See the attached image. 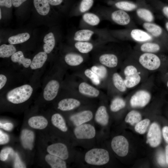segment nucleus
<instances>
[{
    "instance_id": "1",
    "label": "nucleus",
    "mask_w": 168,
    "mask_h": 168,
    "mask_svg": "<svg viewBox=\"0 0 168 168\" xmlns=\"http://www.w3.org/2000/svg\"><path fill=\"white\" fill-rule=\"evenodd\" d=\"M120 73L128 89H133L145 82L149 72L144 69L132 55L124 62Z\"/></svg>"
},
{
    "instance_id": "2",
    "label": "nucleus",
    "mask_w": 168,
    "mask_h": 168,
    "mask_svg": "<svg viewBox=\"0 0 168 168\" xmlns=\"http://www.w3.org/2000/svg\"><path fill=\"white\" fill-rule=\"evenodd\" d=\"M132 55L149 73L160 72L168 69V56L165 55L136 51Z\"/></svg>"
},
{
    "instance_id": "3",
    "label": "nucleus",
    "mask_w": 168,
    "mask_h": 168,
    "mask_svg": "<svg viewBox=\"0 0 168 168\" xmlns=\"http://www.w3.org/2000/svg\"><path fill=\"white\" fill-rule=\"evenodd\" d=\"M155 80L154 75L150 76L146 80L132 92L129 99V105L131 108H142L149 103L154 89Z\"/></svg>"
},
{
    "instance_id": "4",
    "label": "nucleus",
    "mask_w": 168,
    "mask_h": 168,
    "mask_svg": "<svg viewBox=\"0 0 168 168\" xmlns=\"http://www.w3.org/2000/svg\"><path fill=\"white\" fill-rule=\"evenodd\" d=\"M33 91L31 86L25 84L9 91L6 95L7 100L14 104H19L25 102L31 96Z\"/></svg>"
},
{
    "instance_id": "5",
    "label": "nucleus",
    "mask_w": 168,
    "mask_h": 168,
    "mask_svg": "<svg viewBox=\"0 0 168 168\" xmlns=\"http://www.w3.org/2000/svg\"><path fill=\"white\" fill-rule=\"evenodd\" d=\"M108 152L102 148H94L88 151L85 156V160L88 164L100 166L107 163L109 160Z\"/></svg>"
},
{
    "instance_id": "6",
    "label": "nucleus",
    "mask_w": 168,
    "mask_h": 168,
    "mask_svg": "<svg viewBox=\"0 0 168 168\" xmlns=\"http://www.w3.org/2000/svg\"><path fill=\"white\" fill-rule=\"evenodd\" d=\"M109 79L110 89L112 92L120 94L127 92L128 89L120 73L114 71L110 73Z\"/></svg>"
},
{
    "instance_id": "7",
    "label": "nucleus",
    "mask_w": 168,
    "mask_h": 168,
    "mask_svg": "<svg viewBox=\"0 0 168 168\" xmlns=\"http://www.w3.org/2000/svg\"><path fill=\"white\" fill-rule=\"evenodd\" d=\"M162 139V130L160 125L156 122L152 123L147 133L146 143L151 147H155L160 145Z\"/></svg>"
},
{
    "instance_id": "8",
    "label": "nucleus",
    "mask_w": 168,
    "mask_h": 168,
    "mask_svg": "<svg viewBox=\"0 0 168 168\" xmlns=\"http://www.w3.org/2000/svg\"><path fill=\"white\" fill-rule=\"evenodd\" d=\"M111 146L113 151L120 156H125L128 152V143L123 136L119 135L114 137L111 142Z\"/></svg>"
},
{
    "instance_id": "9",
    "label": "nucleus",
    "mask_w": 168,
    "mask_h": 168,
    "mask_svg": "<svg viewBox=\"0 0 168 168\" xmlns=\"http://www.w3.org/2000/svg\"><path fill=\"white\" fill-rule=\"evenodd\" d=\"M76 138L78 139H89L94 138L96 135L95 128L89 124H82L76 126L74 130Z\"/></svg>"
},
{
    "instance_id": "10",
    "label": "nucleus",
    "mask_w": 168,
    "mask_h": 168,
    "mask_svg": "<svg viewBox=\"0 0 168 168\" xmlns=\"http://www.w3.org/2000/svg\"><path fill=\"white\" fill-rule=\"evenodd\" d=\"M137 52L140 53H161L167 49L161 44L147 42L141 44L136 48Z\"/></svg>"
},
{
    "instance_id": "11",
    "label": "nucleus",
    "mask_w": 168,
    "mask_h": 168,
    "mask_svg": "<svg viewBox=\"0 0 168 168\" xmlns=\"http://www.w3.org/2000/svg\"><path fill=\"white\" fill-rule=\"evenodd\" d=\"M47 151L49 154L64 160L67 159L69 156L67 147L62 143H56L49 146L47 148Z\"/></svg>"
},
{
    "instance_id": "12",
    "label": "nucleus",
    "mask_w": 168,
    "mask_h": 168,
    "mask_svg": "<svg viewBox=\"0 0 168 168\" xmlns=\"http://www.w3.org/2000/svg\"><path fill=\"white\" fill-rule=\"evenodd\" d=\"M59 88V84L57 81L52 80L49 81L44 90V99L48 101L53 100L56 96Z\"/></svg>"
},
{
    "instance_id": "13",
    "label": "nucleus",
    "mask_w": 168,
    "mask_h": 168,
    "mask_svg": "<svg viewBox=\"0 0 168 168\" xmlns=\"http://www.w3.org/2000/svg\"><path fill=\"white\" fill-rule=\"evenodd\" d=\"M99 61L103 65L112 70L117 68L119 65L118 57L115 54L112 53L102 54L99 58Z\"/></svg>"
},
{
    "instance_id": "14",
    "label": "nucleus",
    "mask_w": 168,
    "mask_h": 168,
    "mask_svg": "<svg viewBox=\"0 0 168 168\" xmlns=\"http://www.w3.org/2000/svg\"><path fill=\"white\" fill-rule=\"evenodd\" d=\"M93 116L91 111L85 110L72 115L70 119L74 125L77 126L89 121Z\"/></svg>"
},
{
    "instance_id": "15",
    "label": "nucleus",
    "mask_w": 168,
    "mask_h": 168,
    "mask_svg": "<svg viewBox=\"0 0 168 168\" xmlns=\"http://www.w3.org/2000/svg\"><path fill=\"white\" fill-rule=\"evenodd\" d=\"M21 143L26 149L31 150L33 147L35 135L31 130L24 129L22 130L21 135Z\"/></svg>"
},
{
    "instance_id": "16",
    "label": "nucleus",
    "mask_w": 168,
    "mask_h": 168,
    "mask_svg": "<svg viewBox=\"0 0 168 168\" xmlns=\"http://www.w3.org/2000/svg\"><path fill=\"white\" fill-rule=\"evenodd\" d=\"M111 17L115 23L122 26L128 24L131 21L129 15L124 11L121 10L113 12L111 14Z\"/></svg>"
},
{
    "instance_id": "17",
    "label": "nucleus",
    "mask_w": 168,
    "mask_h": 168,
    "mask_svg": "<svg viewBox=\"0 0 168 168\" xmlns=\"http://www.w3.org/2000/svg\"><path fill=\"white\" fill-rule=\"evenodd\" d=\"M80 105V102L76 99L65 98L59 102L58 108L62 111H67L72 110L79 106Z\"/></svg>"
},
{
    "instance_id": "18",
    "label": "nucleus",
    "mask_w": 168,
    "mask_h": 168,
    "mask_svg": "<svg viewBox=\"0 0 168 168\" xmlns=\"http://www.w3.org/2000/svg\"><path fill=\"white\" fill-rule=\"evenodd\" d=\"M78 89L81 94L91 97H97L100 93L97 89L85 82H82L79 84Z\"/></svg>"
},
{
    "instance_id": "19",
    "label": "nucleus",
    "mask_w": 168,
    "mask_h": 168,
    "mask_svg": "<svg viewBox=\"0 0 168 168\" xmlns=\"http://www.w3.org/2000/svg\"><path fill=\"white\" fill-rule=\"evenodd\" d=\"M28 123L31 128L37 129L45 128L48 124L47 119L42 116H32L29 119Z\"/></svg>"
},
{
    "instance_id": "20",
    "label": "nucleus",
    "mask_w": 168,
    "mask_h": 168,
    "mask_svg": "<svg viewBox=\"0 0 168 168\" xmlns=\"http://www.w3.org/2000/svg\"><path fill=\"white\" fill-rule=\"evenodd\" d=\"M130 35L135 41L141 42H145L153 40V37L150 34L142 30L134 29L130 32Z\"/></svg>"
},
{
    "instance_id": "21",
    "label": "nucleus",
    "mask_w": 168,
    "mask_h": 168,
    "mask_svg": "<svg viewBox=\"0 0 168 168\" xmlns=\"http://www.w3.org/2000/svg\"><path fill=\"white\" fill-rule=\"evenodd\" d=\"M45 159L52 168H67L66 163L64 160L57 156L49 154L45 156Z\"/></svg>"
},
{
    "instance_id": "22",
    "label": "nucleus",
    "mask_w": 168,
    "mask_h": 168,
    "mask_svg": "<svg viewBox=\"0 0 168 168\" xmlns=\"http://www.w3.org/2000/svg\"><path fill=\"white\" fill-rule=\"evenodd\" d=\"M109 116L106 108L104 106H101L97 109L95 115L96 121L103 125H106L108 123Z\"/></svg>"
},
{
    "instance_id": "23",
    "label": "nucleus",
    "mask_w": 168,
    "mask_h": 168,
    "mask_svg": "<svg viewBox=\"0 0 168 168\" xmlns=\"http://www.w3.org/2000/svg\"><path fill=\"white\" fill-rule=\"evenodd\" d=\"M47 58V55L45 52H40L33 58L30 65L32 69L41 68L44 65Z\"/></svg>"
},
{
    "instance_id": "24",
    "label": "nucleus",
    "mask_w": 168,
    "mask_h": 168,
    "mask_svg": "<svg viewBox=\"0 0 168 168\" xmlns=\"http://www.w3.org/2000/svg\"><path fill=\"white\" fill-rule=\"evenodd\" d=\"M33 2L35 8L40 15L45 16L49 12V4L47 0H33Z\"/></svg>"
},
{
    "instance_id": "25",
    "label": "nucleus",
    "mask_w": 168,
    "mask_h": 168,
    "mask_svg": "<svg viewBox=\"0 0 168 168\" xmlns=\"http://www.w3.org/2000/svg\"><path fill=\"white\" fill-rule=\"evenodd\" d=\"M143 27L149 34L155 37L160 36L163 33V30L161 27L154 23L144 22L143 24Z\"/></svg>"
},
{
    "instance_id": "26",
    "label": "nucleus",
    "mask_w": 168,
    "mask_h": 168,
    "mask_svg": "<svg viewBox=\"0 0 168 168\" xmlns=\"http://www.w3.org/2000/svg\"><path fill=\"white\" fill-rule=\"evenodd\" d=\"M64 60L66 63L72 66H77L81 64L83 62V57L80 55L70 53L66 55Z\"/></svg>"
},
{
    "instance_id": "27",
    "label": "nucleus",
    "mask_w": 168,
    "mask_h": 168,
    "mask_svg": "<svg viewBox=\"0 0 168 168\" xmlns=\"http://www.w3.org/2000/svg\"><path fill=\"white\" fill-rule=\"evenodd\" d=\"M51 122L54 126L63 132H66L68 128L63 117L58 113L53 114L51 118Z\"/></svg>"
},
{
    "instance_id": "28",
    "label": "nucleus",
    "mask_w": 168,
    "mask_h": 168,
    "mask_svg": "<svg viewBox=\"0 0 168 168\" xmlns=\"http://www.w3.org/2000/svg\"><path fill=\"white\" fill-rule=\"evenodd\" d=\"M11 59L13 62L21 64L26 68L30 66L32 61L30 59L25 58L23 52L21 51L16 52L12 55Z\"/></svg>"
},
{
    "instance_id": "29",
    "label": "nucleus",
    "mask_w": 168,
    "mask_h": 168,
    "mask_svg": "<svg viewBox=\"0 0 168 168\" xmlns=\"http://www.w3.org/2000/svg\"><path fill=\"white\" fill-rule=\"evenodd\" d=\"M43 41L45 43L43 45L44 50L47 54H49L54 49L55 44V40L53 33L50 32L46 35Z\"/></svg>"
},
{
    "instance_id": "30",
    "label": "nucleus",
    "mask_w": 168,
    "mask_h": 168,
    "mask_svg": "<svg viewBox=\"0 0 168 168\" xmlns=\"http://www.w3.org/2000/svg\"><path fill=\"white\" fill-rule=\"evenodd\" d=\"M94 32L89 29H82L77 31L75 33L74 39L77 41H87L89 40Z\"/></svg>"
},
{
    "instance_id": "31",
    "label": "nucleus",
    "mask_w": 168,
    "mask_h": 168,
    "mask_svg": "<svg viewBox=\"0 0 168 168\" xmlns=\"http://www.w3.org/2000/svg\"><path fill=\"white\" fill-rule=\"evenodd\" d=\"M126 105V100L121 97L117 96L112 100L110 109L112 112H116L124 108Z\"/></svg>"
},
{
    "instance_id": "32",
    "label": "nucleus",
    "mask_w": 168,
    "mask_h": 168,
    "mask_svg": "<svg viewBox=\"0 0 168 168\" xmlns=\"http://www.w3.org/2000/svg\"><path fill=\"white\" fill-rule=\"evenodd\" d=\"M142 118L140 112L136 110H133L127 114L125 121L132 125H134L140 121Z\"/></svg>"
},
{
    "instance_id": "33",
    "label": "nucleus",
    "mask_w": 168,
    "mask_h": 168,
    "mask_svg": "<svg viewBox=\"0 0 168 168\" xmlns=\"http://www.w3.org/2000/svg\"><path fill=\"white\" fill-rule=\"evenodd\" d=\"M15 47L12 44H3L0 46V57L8 58L16 52Z\"/></svg>"
},
{
    "instance_id": "34",
    "label": "nucleus",
    "mask_w": 168,
    "mask_h": 168,
    "mask_svg": "<svg viewBox=\"0 0 168 168\" xmlns=\"http://www.w3.org/2000/svg\"><path fill=\"white\" fill-rule=\"evenodd\" d=\"M30 38V35L28 33H24L11 36L8 38V41L11 44H17L26 41Z\"/></svg>"
},
{
    "instance_id": "35",
    "label": "nucleus",
    "mask_w": 168,
    "mask_h": 168,
    "mask_svg": "<svg viewBox=\"0 0 168 168\" xmlns=\"http://www.w3.org/2000/svg\"><path fill=\"white\" fill-rule=\"evenodd\" d=\"M76 48L81 53L86 54L93 48V44L87 41H77L75 44Z\"/></svg>"
},
{
    "instance_id": "36",
    "label": "nucleus",
    "mask_w": 168,
    "mask_h": 168,
    "mask_svg": "<svg viewBox=\"0 0 168 168\" xmlns=\"http://www.w3.org/2000/svg\"><path fill=\"white\" fill-rule=\"evenodd\" d=\"M138 16L146 22H151L154 20L152 13L149 10L143 8L138 9L137 10Z\"/></svg>"
},
{
    "instance_id": "37",
    "label": "nucleus",
    "mask_w": 168,
    "mask_h": 168,
    "mask_svg": "<svg viewBox=\"0 0 168 168\" xmlns=\"http://www.w3.org/2000/svg\"><path fill=\"white\" fill-rule=\"evenodd\" d=\"M83 20L88 24L96 26L100 22L99 17L96 15L91 13H86L84 14L82 16Z\"/></svg>"
},
{
    "instance_id": "38",
    "label": "nucleus",
    "mask_w": 168,
    "mask_h": 168,
    "mask_svg": "<svg viewBox=\"0 0 168 168\" xmlns=\"http://www.w3.org/2000/svg\"><path fill=\"white\" fill-rule=\"evenodd\" d=\"M150 123V120L148 119L140 121L135 125V130L137 132L143 134L146 132Z\"/></svg>"
},
{
    "instance_id": "39",
    "label": "nucleus",
    "mask_w": 168,
    "mask_h": 168,
    "mask_svg": "<svg viewBox=\"0 0 168 168\" xmlns=\"http://www.w3.org/2000/svg\"><path fill=\"white\" fill-rule=\"evenodd\" d=\"M116 7L124 11H131L135 9L137 6L134 4L127 1H121L115 4Z\"/></svg>"
},
{
    "instance_id": "40",
    "label": "nucleus",
    "mask_w": 168,
    "mask_h": 168,
    "mask_svg": "<svg viewBox=\"0 0 168 168\" xmlns=\"http://www.w3.org/2000/svg\"><path fill=\"white\" fill-rule=\"evenodd\" d=\"M107 68L104 66L102 67L94 66L91 68V70L95 72L99 77L102 79L108 77L109 72Z\"/></svg>"
},
{
    "instance_id": "41",
    "label": "nucleus",
    "mask_w": 168,
    "mask_h": 168,
    "mask_svg": "<svg viewBox=\"0 0 168 168\" xmlns=\"http://www.w3.org/2000/svg\"><path fill=\"white\" fill-rule=\"evenodd\" d=\"M156 159L158 164L161 166L168 167L166 162L165 150L161 148L158 151L156 155Z\"/></svg>"
},
{
    "instance_id": "42",
    "label": "nucleus",
    "mask_w": 168,
    "mask_h": 168,
    "mask_svg": "<svg viewBox=\"0 0 168 168\" xmlns=\"http://www.w3.org/2000/svg\"><path fill=\"white\" fill-rule=\"evenodd\" d=\"M84 74L96 85H98L100 83V77L91 69H87L84 71Z\"/></svg>"
},
{
    "instance_id": "43",
    "label": "nucleus",
    "mask_w": 168,
    "mask_h": 168,
    "mask_svg": "<svg viewBox=\"0 0 168 168\" xmlns=\"http://www.w3.org/2000/svg\"><path fill=\"white\" fill-rule=\"evenodd\" d=\"M93 2V0H82L79 7L80 11L83 13L88 11L92 7Z\"/></svg>"
},
{
    "instance_id": "44",
    "label": "nucleus",
    "mask_w": 168,
    "mask_h": 168,
    "mask_svg": "<svg viewBox=\"0 0 168 168\" xmlns=\"http://www.w3.org/2000/svg\"><path fill=\"white\" fill-rule=\"evenodd\" d=\"M13 149L10 147H6L2 149L0 153V160L3 161L6 160L10 154H13Z\"/></svg>"
},
{
    "instance_id": "45",
    "label": "nucleus",
    "mask_w": 168,
    "mask_h": 168,
    "mask_svg": "<svg viewBox=\"0 0 168 168\" xmlns=\"http://www.w3.org/2000/svg\"><path fill=\"white\" fill-rule=\"evenodd\" d=\"M159 79L168 92V69L159 72Z\"/></svg>"
},
{
    "instance_id": "46",
    "label": "nucleus",
    "mask_w": 168,
    "mask_h": 168,
    "mask_svg": "<svg viewBox=\"0 0 168 168\" xmlns=\"http://www.w3.org/2000/svg\"><path fill=\"white\" fill-rule=\"evenodd\" d=\"M14 168H26V165L21 161L18 155L16 153L14 163Z\"/></svg>"
},
{
    "instance_id": "47",
    "label": "nucleus",
    "mask_w": 168,
    "mask_h": 168,
    "mask_svg": "<svg viewBox=\"0 0 168 168\" xmlns=\"http://www.w3.org/2000/svg\"><path fill=\"white\" fill-rule=\"evenodd\" d=\"M9 140V136L7 133L0 130V144L3 145L7 143Z\"/></svg>"
},
{
    "instance_id": "48",
    "label": "nucleus",
    "mask_w": 168,
    "mask_h": 168,
    "mask_svg": "<svg viewBox=\"0 0 168 168\" xmlns=\"http://www.w3.org/2000/svg\"><path fill=\"white\" fill-rule=\"evenodd\" d=\"M161 130L162 136L166 144H168V125H164Z\"/></svg>"
},
{
    "instance_id": "49",
    "label": "nucleus",
    "mask_w": 168,
    "mask_h": 168,
    "mask_svg": "<svg viewBox=\"0 0 168 168\" xmlns=\"http://www.w3.org/2000/svg\"><path fill=\"white\" fill-rule=\"evenodd\" d=\"M0 128L7 131L11 130L13 127V124L10 123H7L2 124L0 122Z\"/></svg>"
},
{
    "instance_id": "50",
    "label": "nucleus",
    "mask_w": 168,
    "mask_h": 168,
    "mask_svg": "<svg viewBox=\"0 0 168 168\" xmlns=\"http://www.w3.org/2000/svg\"><path fill=\"white\" fill-rule=\"evenodd\" d=\"M12 5V0H0V6L10 8Z\"/></svg>"
},
{
    "instance_id": "51",
    "label": "nucleus",
    "mask_w": 168,
    "mask_h": 168,
    "mask_svg": "<svg viewBox=\"0 0 168 168\" xmlns=\"http://www.w3.org/2000/svg\"><path fill=\"white\" fill-rule=\"evenodd\" d=\"M7 78L3 74L0 75V89H2L5 85Z\"/></svg>"
},
{
    "instance_id": "52",
    "label": "nucleus",
    "mask_w": 168,
    "mask_h": 168,
    "mask_svg": "<svg viewBox=\"0 0 168 168\" xmlns=\"http://www.w3.org/2000/svg\"><path fill=\"white\" fill-rule=\"evenodd\" d=\"M27 0H12V5L15 7H19Z\"/></svg>"
},
{
    "instance_id": "53",
    "label": "nucleus",
    "mask_w": 168,
    "mask_h": 168,
    "mask_svg": "<svg viewBox=\"0 0 168 168\" xmlns=\"http://www.w3.org/2000/svg\"><path fill=\"white\" fill-rule=\"evenodd\" d=\"M49 4L52 6H57L60 4L63 0H47Z\"/></svg>"
},
{
    "instance_id": "54",
    "label": "nucleus",
    "mask_w": 168,
    "mask_h": 168,
    "mask_svg": "<svg viewBox=\"0 0 168 168\" xmlns=\"http://www.w3.org/2000/svg\"><path fill=\"white\" fill-rule=\"evenodd\" d=\"M165 153L166 157V164L168 166V144H167L166 145L165 149Z\"/></svg>"
},
{
    "instance_id": "55",
    "label": "nucleus",
    "mask_w": 168,
    "mask_h": 168,
    "mask_svg": "<svg viewBox=\"0 0 168 168\" xmlns=\"http://www.w3.org/2000/svg\"><path fill=\"white\" fill-rule=\"evenodd\" d=\"M163 14L168 18V6L164 7L162 10Z\"/></svg>"
},
{
    "instance_id": "56",
    "label": "nucleus",
    "mask_w": 168,
    "mask_h": 168,
    "mask_svg": "<svg viewBox=\"0 0 168 168\" xmlns=\"http://www.w3.org/2000/svg\"><path fill=\"white\" fill-rule=\"evenodd\" d=\"M165 27L167 31H168V21L166 22L165 24Z\"/></svg>"
},
{
    "instance_id": "57",
    "label": "nucleus",
    "mask_w": 168,
    "mask_h": 168,
    "mask_svg": "<svg viewBox=\"0 0 168 168\" xmlns=\"http://www.w3.org/2000/svg\"><path fill=\"white\" fill-rule=\"evenodd\" d=\"M2 18V16H1V9H0V19H1Z\"/></svg>"
}]
</instances>
